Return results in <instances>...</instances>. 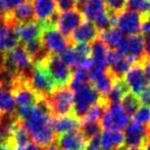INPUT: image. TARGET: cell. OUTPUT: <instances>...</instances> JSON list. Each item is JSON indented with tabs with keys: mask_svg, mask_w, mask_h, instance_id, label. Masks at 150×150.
Returning <instances> with one entry per match:
<instances>
[{
	"mask_svg": "<svg viewBox=\"0 0 150 150\" xmlns=\"http://www.w3.org/2000/svg\"><path fill=\"white\" fill-rule=\"evenodd\" d=\"M45 98L52 117L73 115L74 91L69 86L56 88Z\"/></svg>",
	"mask_w": 150,
	"mask_h": 150,
	"instance_id": "obj_1",
	"label": "cell"
},
{
	"mask_svg": "<svg viewBox=\"0 0 150 150\" xmlns=\"http://www.w3.org/2000/svg\"><path fill=\"white\" fill-rule=\"evenodd\" d=\"M40 62L45 67L56 88L69 86L73 76V69L63 62L59 56L49 53Z\"/></svg>",
	"mask_w": 150,
	"mask_h": 150,
	"instance_id": "obj_2",
	"label": "cell"
},
{
	"mask_svg": "<svg viewBox=\"0 0 150 150\" xmlns=\"http://www.w3.org/2000/svg\"><path fill=\"white\" fill-rule=\"evenodd\" d=\"M100 98V94L94 89V87L90 83L81 86L77 90H75L74 93L73 115L81 120L87 113L88 109L93 104L98 102Z\"/></svg>",
	"mask_w": 150,
	"mask_h": 150,
	"instance_id": "obj_3",
	"label": "cell"
},
{
	"mask_svg": "<svg viewBox=\"0 0 150 150\" xmlns=\"http://www.w3.org/2000/svg\"><path fill=\"white\" fill-rule=\"evenodd\" d=\"M28 82L31 89L38 96L45 97L49 95L54 89H56L51 77L41 62L34 63Z\"/></svg>",
	"mask_w": 150,
	"mask_h": 150,
	"instance_id": "obj_4",
	"label": "cell"
},
{
	"mask_svg": "<svg viewBox=\"0 0 150 150\" xmlns=\"http://www.w3.org/2000/svg\"><path fill=\"white\" fill-rule=\"evenodd\" d=\"M99 122L101 128L104 130L122 132L128 127L130 117L126 115L120 103H113V104H108Z\"/></svg>",
	"mask_w": 150,
	"mask_h": 150,
	"instance_id": "obj_5",
	"label": "cell"
},
{
	"mask_svg": "<svg viewBox=\"0 0 150 150\" xmlns=\"http://www.w3.org/2000/svg\"><path fill=\"white\" fill-rule=\"evenodd\" d=\"M10 91L13 96L14 102L18 106H29L37 103L40 97L38 96L29 85L28 79L23 76H16L10 83Z\"/></svg>",
	"mask_w": 150,
	"mask_h": 150,
	"instance_id": "obj_6",
	"label": "cell"
},
{
	"mask_svg": "<svg viewBox=\"0 0 150 150\" xmlns=\"http://www.w3.org/2000/svg\"><path fill=\"white\" fill-rule=\"evenodd\" d=\"M122 55H125L132 64L143 63L144 57V36L142 34L129 36L125 38L120 47L117 49Z\"/></svg>",
	"mask_w": 150,
	"mask_h": 150,
	"instance_id": "obj_7",
	"label": "cell"
},
{
	"mask_svg": "<svg viewBox=\"0 0 150 150\" xmlns=\"http://www.w3.org/2000/svg\"><path fill=\"white\" fill-rule=\"evenodd\" d=\"M40 40L44 49L51 54L60 53L69 45V39L59 33L55 27H47L42 25V34Z\"/></svg>",
	"mask_w": 150,
	"mask_h": 150,
	"instance_id": "obj_8",
	"label": "cell"
},
{
	"mask_svg": "<svg viewBox=\"0 0 150 150\" xmlns=\"http://www.w3.org/2000/svg\"><path fill=\"white\" fill-rule=\"evenodd\" d=\"M122 80L126 83L129 91L137 97L149 87V82L143 71L142 63L132 64Z\"/></svg>",
	"mask_w": 150,
	"mask_h": 150,
	"instance_id": "obj_9",
	"label": "cell"
},
{
	"mask_svg": "<svg viewBox=\"0 0 150 150\" xmlns=\"http://www.w3.org/2000/svg\"><path fill=\"white\" fill-rule=\"evenodd\" d=\"M85 21L83 13L78 8L69 10V11L60 12L58 16L56 29L62 34L65 38L69 39L74 31Z\"/></svg>",
	"mask_w": 150,
	"mask_h": 150,
	"instance_id": "obj_10",
	"label": "cell"
},
{
	"mask_svg": "<svg viewBox=\"0 0 150 150\" xmlns=\"http://www.w3.org/2000/svg\"><path fill=\"white\" fill-rule=\"evenodd\" d=\"M117 28L128 36L139 35L141 32V14L125 9L117 16Z\"/></svg>",
	"mask_w": 150,
	"mask_h": 150,
	"instance_id": "obj_11",
	"label": "cell"
},
{
	"mask_svg": "<svg viewBox=\"0 0 150 150\" xmlns=\"http://www.w3.org/2000/svg\"><path fill=\"white\" fill-rule=\"evenodd\" d=\"M89 80L90 84L100 94L101 97L106 96L115 81L113 76L107 69H102L95 67L89 71Z\"/></svg>",
	"mask_w": 150,
	"mask_h": 150,
	"instance_id": "obj_12",
	"label": "cell"
},
{
	"mask_svg": "<svg viewBox=\"0 0 150 150\" xmlns=\"http://www.w3.org/2000/svg\"><path fill=\"white\" fill-rule=\"evenodd\" d=\"M148 130L149 127L142 126L130 120L128 127L126 128V133L124 134L125 147H141V145L148 138Z\"/></svg>",
	"mask_w": 150,
	"mask_h": 150,
	"instance_id": "obj_13",
	"label": "cell"
},
{
	"mask_svg": "<svg viewBox=\"0 0 150 150\" xmlns=\"http://www.w3.org/2000/svg\"><path fill=\"white\" fill-rule=\"evenodd\" d=\"M56 142L60 150H86L88 143L80 130L58 135Z\"/></svg>",
	"mask_w": 150,
	"mask_h": 150,
	"instance_id": "obj_14",
	"label": "cell"
},
{
	"mask_svg": "<svg viewBox=\"0 0 150 150\" xmlns=\"http://www.w3.org/2000/svg\"><path fill=\"white\" fill-rule=\"evenodd\" d=\"M132 67L131 61L117 50H109L107 69L115 80L122 79L129 69Z\"/></svg>",
	"mask_w": 150,
	"mask_h": 150,
	"instance_id": "obj_15",
	"label": "cell"
},
{
	"mask_svg": "<svg viewBox=\"0 0 150 150\" xmlns=\"http://www.w3.org/2000/svg\"><path fill=\"white\" fill-rule=\"evenodd\" d=\"M99 32L96 29L92 22L90 21H84L75 31L69 36V44H78V43H89L92 42L98 37Z\"/></svg>",
	"mask_w": 150,
	"mask_h": 150,
	"instance_id": "obj_16",
	"label": "cell"
},
{
	"mask_svg": "<svg viewBox=\"0 0 150 150\" xmlns=\"http://www.w3.org/2000/svg\"><path fill=\"white\" fill-rule=\"evenodd\" d=\"M13 30L18 36V41L25 44L41 37L42 24L35 20L29 23H25V24L16 25Z\"/></svg>",
	"mask_w": 150,
	"mask_h": 150,
	"instance_id": "obj_17",
	"label": "cell"
},
{
	"mask_svg": "<svg viewBox=\"0 0 150 150\" xmlns=\"http://www.w3.org/2000/svg\"><path fill=\"white\" fill-rule=\"evenodd\" d=\"M80 126H81V122L74 115L54 117L51 119V128L56 135L80 130Z\"/></svg>",
	"mask_w": 150,
	"mask_h": 150,
	"instance_id": "obj_18",
	"label": "cell"
},
{
	"mask_svg": "<svg viewBox=\"0 0 150 150\" xmlns=\"http://www.w3.org/2000/svg\"><path fill=\"white\" fill-rule=\"evenodd\" d=\"M34 16L37 22L46 23L56 11V2L54 0H32Z\"/></svg>",
	"mask_w": 150,
	"mask_h": 150,
	"instance_id": "obj_19",
	"label": "cell"
},
{
	"mask_svg": "<svg viewBox=\"0 0 150 150\" xmlns=\"http://www.w3.org/2000/svg\"><path fill=\"white\" fill-rule=\"evenodd\" d=\"M91 58L95 67L106 69L108 67V53L109 49L99 38H96L91 42Z\"/></svg>",
	"mask_w": 150,
	"mask_h": 150,
	"instance_id": "obj_20",
	"label": "cell"
},
{
	"mask_svg": "<svg viewBox=\"0 0 150 150\" xmlns=\"http://www.w3.org/2000/svg\"><path fill=\"white\" fill-rule=\"evenodd\" d=\"M99 144L102 150H115L125 146L124 133L112 130L101 131L99 136Z\"/></svg>",
	"mask_w": 150,
	"mask_h": 150,
	"instance_id": "obj_21",
	"label": "cell"
},
{
	"mask_svg": "<svg viewBox=\"0 0 150 150\" xmlns=\"http://www.w3.org/2000/svg\"><path fill=\"white\" fill-rule=\"evenodd\" d=\"M16 102L10 91V85L0 79V113L2 115H14Z\"/></svg>",
	"mask_w": 150,
	"mask_h": 150,
	"instance_id": "obj_22",
	"label": "cell"
},
{
	"mask_svg": "<svg viewBox=\"0 0 150 150\" xmlns=\"http://www.w3.org/2000/svg\"><path fill=\"white\" fill-rule=\"evenodd\" d=\"M18 38L13 28L7 26L5 20L0 22V52H5L11 50L18 45Z\"/></svg>",
	"mask_w": 150,
	"mask_h": 150,
	"instance_id": "obj_23",
	"label": "cell"
},
{
	"mask_svg": "<svg viewBox=\"0 0 150 150\" xmlns=\"http://www.w3.org/2000/svg\"><path fill=\"white\" fill-rule=\"evenodd\" d=\"M98 36L109 50H117L125 39L124 34L117 27H110L107 30L99 32Z\"/></svg>",
	"mask_w": 150,
	"mask_h": 150,
	"instance_id": "obj_24",
	"label": "cell"
},
{
	"mask_svg": "<svg viewBox=\"0 0 150 150\" xmlns=\"http://www.w3.org/2000/svg\"><path fill=\"white\" fill-rule=\"evenodd\" d=\"M77 8L83 13L86 21L93 22L97 16L105 11V5L103 0H86L81 4H78Z\"/></svg>",
	"mask_w": 150,
	"mask_h": 150,
	"instance_id": "obj_25",
	"label": "cell"
},
{
	"mask_svg": "<svg viewBox=\"0 0 150 150\" xmlns=\"http://www.w3.org/2000/svg\"><path fill=\"white\" fill-rule=\"evenodd\" d=\"M108 103L105 100L104 97H101L100 100L97 103L93 104L92 106L88 109L87 113L85 117H83L80 122H100L101 117H102L104 111L106 110Z\"/></svg>",
	"mask_w": 150,
	"mask_h": 150,
	"instance_id": "obj_26",
	"label": "cell"
},
{
	"mask_svg": "<svg viewBox=\"0 0 150 150\" xmlns=\"http://www.w3.org/2000/svg\"><path fill=\"white\" fill-rule=\"evenodd\" d=\"M129 92H130V91H129L126 83L124 82V80L122 79L115 80L112 87H111V89L109 90V92L107 93V95L104 98H105V100L107 101L108 104L120 103L122 97Z\"/></svg>",
	"mask_w": 150,
	"mask_h": 150,
	"instance_id": "obj_27",
	"label": "cell"
},
{
	"mask_svg": "<svg viewBox=\"0 0 150 150\" xmlns=\"http://www.w3.org/2000/svg\"><path fill=\"white\" fill-rule=\"evenodd\" d=\"M59 58L64 63H67L71 69H79L80 64H81L82 60H83V58H81L78 55L75 48L71 45H69L65 49H63L62 51L60 52ZM84 59H85V58H84Z\"/></svg>",
	"mask_w": 150,
	"mask_h": 150,
	"instance_id": "obj_28",
	"label": "cell"
},
{
	"mask_svg": "<svg viewBox=\"0 0 150 150\" xmlns=\"http://www.w3.org/2000/svg\"><path fill=\"white\" fill-rule=\"evenodd\" d=\"M120 105H122V109L126 112V115L129 117H132L137 109L140 107V101H139L138 97L135 96L134 94H132L131 92L127 93L124 97H122V101H120Z\"/></svg>",
	"mask_w": 150,
	"mask_h": 150,
	"instance_id": "obj_29",
	"label": "cell"
},
{
	"mask_svg": "<svg viewBox=\"0 0 150 150\" xmlns=\"http://www.w3.org/2000/svg\"><path fill=\"white\" fill-rule=\"evenodd\" d=\"M90 83L89 80V73L83 69H77L75 71H73V76H71V82L69 84V87L73 91L77 90L81 86L85 85V84Z\"/></svg>",
	"mask_w": 150,
	"mask_h": 150,
	"instance_id": "obj_30",
	"label": "cell"
},
{
	"mask_svg": "<svg viewBox=\"0 0 150 150\" xmlns=\"http://www.w3.org/2000/svg\"><path fill=\"white\" fill-rule=\"evenodd\" d=\"M101 126L99 122H81L80 126V131L83 134L84 138L88 141H90L91 139H93L94 137L100 135L101 133Z\"/></svg>",
	"mask_w": 150,
	"mask_h": 150,
	"instance_id": "obj_31",
	"label": "cell"
},
{
	"mask_svg": "<svg viewBox=\"0 0 150 150\" xmlns=\"http://www.w3.org/2000/svg\"><path fill=\"white\" fill-rule=\"evenodd\" d=\"M132 122L136 124L149 127L150 125V107L147 105H141L136 112L132 115Z\"/></svg>",
	"mask_w": 150,
	"mask_h": 150,
	"instance_id": "obj_32",
	"label": "cell"
},
{
	"mask_svg": "<svg viewBox=\"0 0 150 150\" xmlns=\"http://www.w3.org/2000/svg\"><path fill=\"white\" fill-rule=\"evenodd\" d=\"M125 8L142 14L150 10V1L149 0H126Z\"/></svg>",
	"mask_w": 150,
	"mask_h": 150,
	"instance_id": "obj_33",
	"label": "cell"
},
{
	"mask_svg": "<svg viewBox=\"0 0 150 150\" xmlns=\"http://www.w3.org/2000/svg\"><path fill=\"white\" fill-rule=\"evenodd\" d=\"M106 12L110 16H117L125 10L126 0H103Z\"/></svg>",
	"mask_w": 150,
	"mask_h": 150,
	"instance_id": "obj_34",
	"label": "cell"
},
{
	"mask_svg": "<svg viewBox=\"0 0 150 150\" xmlns=\"http://www.w3.org/2000/svg\"><path fill=\"white\" fill-rule=\"evenodd\" d=\"M23 1L25 0H0V10L7 14L11 12Z\"/></svg>",
	"mask_w": 150,
	"mask_h": 150,
	"instance_id": "obj_35",
	"label": "cell"
},
{
	"mask_svg": "<svg viewBox=\"0 0 150 150\" xmlns=\"http://www.w3.org/2000/svg\"><path fill=\"white\" fill-rule=\"evenodd\" d=\"M56 8L59 12L69 11L77 8V3L75 0H56Z\"/></svg>",
	"mask_w": 150,
	"mask_h": 150,
	"instance_id": "obj_36",
	"label": "cell"
},
{
	"mask_svg": "<svg viewBox=\"0 0 150 150\" xmlns=\"http://www.w3.org/2000/svg\"><path fill=\"white\" fill-rule=\"evenodd\" d=\"M78 55L81 58H88L91 57V48L90 45L87 43H78L76 44V47H74Z\"/></svg>",
	"mask_w": 150,
	"mask_h": 150,
	"instance_id": "obj_37",
	"label": "cell"
},
{
	"mask_svg": "<svg viewBox=\"0 0 150 150\" xmlns=\"http://www.w3.org/2000/svg\"><path fill=\"white\" fill-rule=\"evenodd\" d=\"M141 32L145 35L150 34V10L141 14Z\"/></svg>",
	"mask_w": 150,
	"mask_h": 150,
	"instance_id": "obj_38",
	"label": "cell"
},
{
	"mask_svg": "<svg viewBox=\"0 0 150 150\" xmlns=\"http://www.w3.org/2000/svg\"><path fill=\"white\" fill-rule=\"evenodd\" d=\"M138 99L140 103H142L143 105H147V106L150 107V85L144 92H142L139 95Z\"/></svg>",
	"mask_w": 150,
	"mask_h": 150,
	"instance_id": "obj_39",
	"label": "cell"
},
{
	"mask_svg": "<svg viewBox=\"0 0 150 150\" xmlns=\"http://www.w3.org/2000/svg\"><path fill=\"white\" fill-rule=\"evenodd\" d=\"M99 136L100 135H98V136L91 139L90 141H88L86 150H102L100 147V144H99Z\"/></svg>",
	"mask_w": 150,
	"mask_h": 150,
	"instance_id": "obj_40",
	"label": "cell"
},
{
	"mask_svg": "<svg viewBox=\"0 0 150 150\" xmlns=\"http://www.w3.org/2000/svg\"><path fill=\"white\" fill-rule=\"evenodd\" d=\"M144 57L145 60H150V34L144 37Z\"/></svg>",
	"mask_w": 150,
	"mask_h": 150,
	"instance_id": "obj_41",
	"label": "cell"
},
{
	"mask_svg": "<svg viewBox=\"0 0 150 150\" xmlns=\"http://www.w3.org/2000/svg\"><path fill=\"white\" fill-rule=\"evenodd\" d=\"M142 67H143V71H144V74L146 76L147 80L149 82V85H150V60H144L142 63Z\"/></svg>",
	"mask_w": 150,
	"mask_h": 150,
	"instance_id": "obj_42",
	"label": "cell"
},
{
	"mask_svg": "<svg viewBox=\"0 0 150 150\" xmlns=\"http://www.w3.org/2000/svg\"><path fill=\"white\" fill-rule=\"evenodd\" d=\"M21 150H43V149H42V147L38 146V145H36V144H29V145H27L25 148H23Z\"/></svg>",
	"mask_w": 150,
	"mask_h": 150,
	"instance_id": "obj_43",
	"label": "cell"
},
{
	"mask_svg": "<svg viewBox=\"0 0 150 150\" xmlns=\"http://www.w3.org/2000/svg\"><path fill=\"white\" fill-rule=\"evenodd\" d=\"M140 148H141V150H150V140L148 138H147L146 141L141 145Z\"/></svg>",
	"mask_w": 150,
	"mask_h": 150,
	"instance_id": "obj_44",
	"label": "cell"
},
{
	"mask_svg": "<svg viewBox=\"0 0 150 150\" xmlns=\"http://www.w3.org/2000/svg\"><path fill=\"white\" fill-rule=\"evenodd\" d=\"M0 150H14L12 147H10L8 144L4 143V144H0Z\"/></svg>",
	"mask_w": 150,
	"mask_h": 150,
	"instance_id": "obj_45",
	"label": "cell"
},
{
	"mask_svg": "<svg viewBox=\"0 0 150 150\" xmlns=\"http://www.w3.org/2000/svg\"><path fill=\"white\" fill-rule=\"evenodd\" d=\"M46 150H60V149L57 147V145L51 144V145H49V146L46 147Z\"/></svg>",
	"mask_w": 150,
	"mask_h": 150,
	"instance_id": "obj_46",
	"label": "cell"
},
{
	"mask_svg": "<svg viewBox=\"0 0 150 150\" xmlns=\"http://www.w3.org/2000/svg\"><path fill=\"white\" fill-rule=\"evenodd\" d=\"M76 1V3H77V5L78 4H81V3H83V2H85L86 0H75Z\"/></svg>",
	"mask_w": 150,
	"mask_h": 150,
	"instance_id": "obj_47",
	"label": "cell"
},
{
	"mask_svg": "<svg viewBox=\"0 0 150 150\" xmlns=\"http://www.w3.org/2000/svg\"><path fill=\"white\" fill-rule=\"evenodd\" d=\"M127 150H141L140 147H132V148H129Z\"/></svg>",
	"mask_w": 150,
	"mask_h": 150,
	"instance_id": "obj_48",
	"label": "cell"
},
{
	"mask_svg": "<svg viewBox=\"0 0 150 150\" xmlns=\"http://www.w3.org/2000/svg\"><path fill=\"white\" fill-rule=\"evenodd\" d=\"M127 149H128L127 147L122 146V147H120V148H117V149H115V150H127Z\"/></svg>",
	"mask_w": 150,
	"mask_h": 150,
	"instance_id": "obj_49",
	"label": "cell"
},
{
	"mask_svg": "<svg viewBox=\"0 0 150 150\" xmlns=\"http://www.w3.org/2000/svg\"><path fill=\"white\" fill-rule=\"evenodd\" d=\"M148 139L150 140V128H149V130H148Z\"/></svg>",
	"mask_w": 150,
	"mask_h": 150,
	"instance_id": "obj_50",
	"label": "cell"
},
{
	"mask_svg": "<svg viewBox=\"0 0 150 150\" xmlns=\"http://www.w3.org/2000/svg\"><path fill=\"white\" fill-rule=\"evenodd\" d=\"M1 117H2V115H1V113H0V120H1Z\"/></svg>",
	"mask_w": 150,
	"mask_h": 150,
	"instance_id": "obj_51",
	"label": "cell"
},
{
	"mask_svg": "<svg viewBox=\"0 0 150 150\" xmlns=\"http://www.w3.org/2000/svg\"><path fill=\"white\" fill-rule=\"evenodd\" d=\"M149 128H150V125H149Z\"/></svg>",
	"mask_w": 150,
	"mask_h": 150,
	"instance_id": "obj_52",
	"label": "cell"
},
{
	"mask_svg": "<svg viewBox=\"0 0 150 150\" xmlns=\"http://www.w3.org/2000/svg\"><path fill=\"white\" fill-rule=\"evenodd\" d=\"M54 1H55V0H54Z\"/></svg>",
	"mask_w": 150,
	"mask_h": 150,
	"instance_id": "obj_53",
	"label": "cell"
},
{
	"mask_svg": "<svg viewBox=\"0 0 150 150\" xmlns=\"http://www.w3.org/2000/svg\"><path fill=\"white\" fill-rule=\"evenodd\" d=\"M149 1H150V0H149Z\"/></svg>",
	"mask_w": 150,
	"mask_h": 150,
	"instance_id": "obj_54",
	"label": "cell"
}]
</instances>
